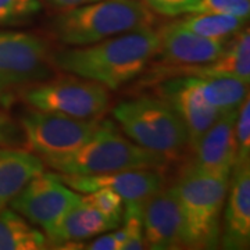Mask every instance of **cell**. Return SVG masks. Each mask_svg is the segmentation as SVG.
Listing matches in <instances>:
<instances>
[{"label": "cell", "instance_id": "484cf974", "mask_svg": "<svg viewBox=\"0 0 250 250\" xmlns=\"http://www.w3.org/2000/svg\"><path fill=\"white\" fill-rule=\"evenodd\" d=\"M147 9L153 13L160 14L163 17L178 18L190 14V13H199L202 0H141Z\"/></svg>", "mask_w": 250, "mask_h": 250}, {"label": "cell", "instance_id": "8992f818", "mask_svg": "<svg viewBox=\"0 0 250 250\" xmlns=\"http://www.w3.org/2000/svg\"><path fill=\"white\" fill-rule=\"evenodd\" d=\"M52 54L43 36L0 29V106L9 107L22 90L54 77Z\"/></svg>", "mask_w": 250, "mask_h": 250}, {"label": "cell", "instance_id": "9c48e42d", "mask_svg": "<svg viewBox=\"0 0 250 250\" xmlns=\"http://www.w3.org/2000/svg\"><path fill=\"white\" fill-rule=\"evenodd\" d=\"M159 59L157 70L152 72L147 81L166 80L175 75L188 74L197 67H203L218 59L225 45L196 35L187 28L181 27L177 21L167 22L157 29Z\"/></svg>", "mask_w": 250, "mask_h": 250}, {"label": "cell", "instance_id": "4fadbf2b", "mask_svg": "<svg viewBox=\"0 0 250 250\" xmlns=\"http://www.w3.org/2000/svg\"><path fill=\"white\" fill-rule=\"evenodd\" d=\"M142 217L146 249H182L181 210L172 185H164L143 202Z\"/></svg>", "mask_w": 250, "mask_h": 250}, {"label": "cell", "instance_id": "7402d4cb", "mask_svg": "<svg viewBox=\"0 0 250 250\" xmlns=\"http://www.w3.org/2000/svg\"><path fill=\"white\" fill-rule=\"evenodd\" d=\"M42 11L39 0H0V25L18 27L28 24Z\"/></svg>", "mask_w": 250, "mask_h": 250}, {"label": "cell", "instance_id": "f1b7e54d", "mask_svg": "<svg viewBox=\"0 0 250 250\" xmlns=\"http://www.w3.org/2000/svg\"><path fill=\"white\" fill-rule=\"evenodd\" d=\"M125 241H126V233L123 229H114V232L104 233V235H98L96 239H93L85 246H81V249L88 250H123Z\"/></svg>", "mask_w": 250, "mask_h": 250}, {"label": "cell", "instance_id": "4316f807", "mask_svg": "<svg viewBox=\"0 0 250 250\" xmlns=\"http://www.w3.org/2000/svg\"><path fill=\"white\" fill-rule=\"evenodd\" d=\"M199 13H218L249 20V0H202Z\"/></svg>", "mask_w": 250, "mask_h": 250}, {"label": "cell", "instance_id": "277c9868", "mask_svg": "<svg viewBox=\"0 0 250 250\" xmlns=\"http://www.w3.org/2000/svg\"><path fill=\"white\" fill-rule=\"evenodd\" d=\"M170 161L138 146L110 120H103L98 132L77 150L46 161L47 167L70 177H92L132 168H164Z\"/></svg>", "mask_w": 250, "mask_h": 250}, {"label": "cell", "instance_id": "7a4b0ae2", "mask_svg": "<svg viewBox=\"0 0 250 250\" xmlns=\"http://www.w3.org/2000/svg\"><path fill=\"white\" fill-rule=\"evenodd\" d=\"M154 22V13L141 0H96L62 10L49 21L47 34L60 45L77 47L153 27Z\"/></svg>", "mask_w": 250, "mask_h": 250}, {"label": "cell", "instance_id": "7c38bea8", "mask_svg": "<svg viewBox=\"0 0 250 250\" xmlns=\"http://www.w3.org/2000/svg\"><path fill=\"white\" fill-rule=\"evenodd\" d=\"M65 185L78 193H89L99 188H108L126 202L143 203L164 187V174L161 168H132L116 171L92 177H70L62 175Z\"/></svg>", "mask_w": 250, "mask_h": 250}, {"label": "cell", "instance_id": "8fae6325", "mask_svg": "<svg viewBox=\"0 0 250 250\" xmlns=\"http://www.w3.org/2000/svg\"><path fill=\"white\" fill-rule=\"evenodd\" d=\"M156 93L170 103L185 124L189 150H192L197 141L221 116V113L210 106L202 96L192 75L182 74L161 80L156 86Z\"/></svg>", "mask_w": 250, "mask_h": 250}, {"label": "cell", "instance_id": "ba28073f", "mask_svg": "<svg viewBox=\"0 0 250 250\" xmlns=\"http://www.w3.org/2000/svg\"><path fill=\"white\" fill-rule=\"evenodd\" d=\"M103 118L80 120L31 108L21 117L24 147L43 163L60 159L77 150L98 132Z\"/></svg>", "mask_w": 250, "mask_h": 250}, {"label": "cell", "instance_id": "ffe728a7", "mask_svg": "<svg viewBox=\"0 0 250 250\" xmlns=\"http://www.w3.org/2000/svg\"><path fill=\"white\" fill-rule=\"evenodd\" d=\"M49 248L46 235L7 207L0 210V250H43Z\"/></svg>", "mask_w": 250, "mask_h": 250}, {"label": "cell", "instance_id": "2e32d148", "mask_svg": "<svg viewBox=\"0 0 250 250\" xmlns=\"http://www.w3.org/2000/svg\"><path fill=\"white\" fill-rule=\"evenodd\" d=\"M121 224L102 214L95 207L81 200V203L68 210L54 225V228L45 235L47 242L54 248L67 249L70 245H78L100 233L114 231Z\"/></svg>", "mask_w": 250, "mask_h": 250}, {"label": "cell", "instance_id": "5bb4252c", "mask_svg": "<svg viewBox=\"0 0 250 250\" xmlns=\"http://www.w3.org/2000/svg\"><path fill=\"white\" fill-rule=\"evenodd\" d=\"M223 211L220 246L227 250L249 249L250 163L233 166Z\"/></svg>", "mask_w": 250, "mask_h": 250}, {"label": "cell", "instance_id": "d6986e66", "mask_svg": "<svg viewBox=\"0 0 250 250\" xmlns=\"http://www.w3.org/2000/svg\"><path fill=\"white\" fill-rule=\"evenodd\" d=\"M192 78L206 102L221 114L238 110L249 95V83L238 78L223 75H192Z\"/></svg>", "mask_w": 250, "mask_h": 250}, {"label": "cell", "instance_id": "52a82bcc", "mask_svg": "<svg viewBox=\"0 0 250 250\" xmlns=\"http://www.w3.org/2000/svg\"><path fill=\"white\" fill-rule=\"evenodd\" d=\"M31 108L80 120H100L110 107L106 86L77 75L52 77L24 89L20 95Z\"/></svg>", "mask_w": 250, "mask_h": 250}, {"label": "cell", "instance_id": "83f0119b", "mask_svg": "<svg viewBox=\"0 0 250 250\" xmlns=\"http://www.w3.org/2000/svg\"><path fill=\"white\" fill-rule=\"evenodd\" d=\"M24 142L21 125L16 123L9 113L0 110V147H21Z\"/></svg>", "mask_w": 250, "mask_h": 250}, {"label": "cell", "instance_id": "f546056e", "mask_svg": "<svg viewBox=\"0 0 250 250\" xmlns=\"http://www.w3.org/2000/svg\"><path fill=\"white\" fill-rule=\"evenodd\" d=\"M49 4H52L53 7L60 10H67L71 7H77V6H82L86 3H92L96 0H46Z\"/></svg>", "mask_w": 250, "mask_h": 250}, {"label": "cell", "instance_id": "603a6c76", "mask_svg": "<svg viewBox=\"0 0 250 250\" xmlns=\"http://www.w3.org/2000/svg\"><path fill=\"white\" fill-rule=\"evenodd\" d=\"M123 223H124L123 229L126 233V241L123 246V250L145 249L142 203H138V202L124 203Z\"/></svg>", "mask_w": 250, "mask_h": 250}, {"label": "cell", "instance_id": "e0dca14e", "mask_svg": "<svg viewBox=\"0 0 250 250\" xmlns=\"http://www.w3.org/2000/svg\"><path fill=\"white\" fill-rule=\"evenodd\" d=\"M45 171L41 157L21 147H0V210L6 208L29 179Z\"/></svg>", "mask_w": 250, "mask_h": 250}, {"label": "cell", "instance_id": "44dd1931", "mask_svg": "<svg viewBox=\"0 0 250 250\" xmlns=\"http://www.w3.org/2000/svg\"><path fill=\"white\" fill-rule=\"evenodd\" d=\"M181 27L196 35L227 43L238 32L248 27V20L218 13H190L177 20Z\"/></svg>", "mask_w": 250, "mask_h": 250}, {"label": "cell", "instance_id": "d4e9b609", "mask_svg": "<svg viewBox=\"0 0 250 250\" xmlns=\"http://www.w3.org/2000/svg\"><path fill=\"white\" fill-rule=\"evenodd\" d=\"M235 166L250 163V100L249 95L242 102L235 121Z\"/></svg>", "mask_w": 250, "mask_h": 250}, {"label": "cell", "instance_id": "cb8c5ba5", "mask_svg": "<svg viewBox=\"0 0 250 250\" xmlns=\"http://www.w3.org/2000/svg\"><path fill=\"white\" fill-rule=\"evenodd\" d=\"M82 196V202L95 207L102 214L121 224L124 214V200L118 193L108 188H99Z\"/></svg>", "mask_w": 250, "mask_h": 250}, {"label": "cell", "instance_id": "3957f363", "mask_svg": "<svg viewBox=\"0 0 250 250\" xmlns=\"http://www.w3.org/2000/svg\"><path fill=\"white\" fill-rule=\"evenodd\" d=\"M229 178L202 171L188 161L172 184L181 210L182 249L220 246L221 218Z\"/></svg>", "mask_w": 250, "mask_h": 250}, {"label": "cell", "instance_id": "6da1fadb", "mask_svg": "<svg viewBox=\"0 0 250 250\" xmlns=\"http://www.w3.org/2000/svg\"><path fill=\"white\" fill-rule=\"evenodd\" d=\"M159 34L153 27L129 31L88 46L53 50L54 68L118 90L141 77L154 62Z\"/></svg>", "mask_w": 250, "mask_h": 250}, {"label": "cell", "instance_id": "5b68a950", "mask_svg": "<svg viewBox=\"0 0 250 250\" xmlns=\"http://www.w3.org/2000/svg\"><path fill=\"white\" fill-rule=\"evenodd\" d=\"M113 117L126 138L166 160H178L189 150L185 124L160 96L141 95L120 102Z\"/></svg>", "mask_w": 250, "mask_h": 250}, {"label": "cell", "instance_id": "30bf717a", "mask_svg": "<svg viewBox=\"0 0 250 250\" xmlns=\"http://www.w3.org/2000/svg\"><path fill=\"white\" fill-rule=\"evenodd\" d=\"M81 200L82 195L65 185L60 175L42 171L28 181L10 207L46 233Z\"/></svg>", "mask_w": 250, "mask_h": 250}, {"label": "cell", "instance_id": "ac0fdd59", "mask_svg": "<svg viewBox=\"0 0 250 250\" xmlns=\"http://www.w3.org/2000/svg\"><path fill=\"white\" fill-rule=\"evenodd\" d=\"M190 75H223L245 81H250V34L245 27L225 45L224 52L213 62L197 67Z\"/></svg>", "mask_w": 250, "mask_h": 250}, {"label": "cell", "instance_id": "9a60e30c", "mask_svg": "<svg viewBox=\"0 0 250 250\" xmlns=\"http://www.w3.org/2000/svg\"><path fill=\"white\" fill-rule=\"evenodd\" d=\"M239 110V108H238ZM238 110L224 113L192 147L193 166L218 177H231L235 166V121Z\"/></svg>", "mask_w": 250, "mask_h": 250}]
</instances>
